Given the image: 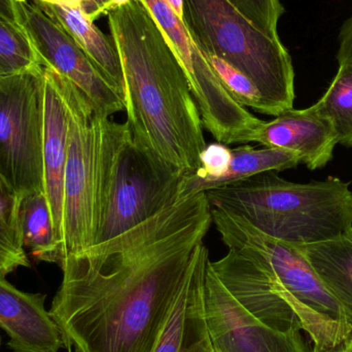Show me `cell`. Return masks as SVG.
<instances>
[{
    "mask_svg": "<svg viewBox=\"0 0 352 352\" xmlns=\"http://www.w3.org/2000/svg\"><path fill=\"white\" fill-rule=\"evenodd\" d=\"M212 225L206 192L80 254H67L50 314L67 351L153 352Z\"/></svg>",
    "mask_w": 352,
    "mask_h": 352,
    "instance_id": "cell-1",
    "label": "cell"
},
{
    "mask_svg": "<svg viewBox=\"0 0 352 352\" xmlns=\"http://www.w3.org/2000/svg\"><path fill=\"white\" fill-rule=\"evenodd\" d=\"M204 312L215 352H309L301 331L271 328L238 301L207 262Z\"/></svg>",
    "mask_w": 352,
    "mask_h": 352,
    "instance_id": "cell-11",
    "label": "cell"
},
{
    "mask_svg": "<svg viewBox=\"0 0 352 352\" xmlns=\"http://www.w3.org/2000/svg\"><path fill=\"white\" fill-rule=\"evenodd\" d=\"M16 2L30 1V0H14ZM50 4H60V6H72V8H82L84 12L88 14L91 20H96V8L92 0H38Z\"/></svg>",
    "mask_w": 352,
    "mask_h": 352,
    "instance_id": "cell-26",
    "label": "cell"
},
{
    "mask_svg": "<svg viewBox=\"0 0 352 352\" xmlns=\"http://www.w3.org/2000/svg\"><path fill=\"white\" fill-rule=\"evenodd\" d=\"M43 67L0 76V177L20 198L45 192Z\"/></svg>",
    "mask_w": 352,
    "mask_h": 352,
    "instance_id": "cell-8",
    "label": "cell"
},
{
    "mask_svg": "<svg viewBox=\"0 0 352 352\" xmlns=\"http://www.w3.org/2000/svg\"><path fill=\"white\" fill-rule=\"evenodd\" d=\"M349 339H351V344H352V335L351 337H349Z\"/></svg>",
    "mask_w": 352,
    "mask_h": 352,
    "instance_id": "cell-33",
    "label": "cell"
},
{
    "mask_svg": "<svg viewBox=\"0 0 352 352\" xmlns=\"http://www.w3.org/2000/svg\"><path fill=\"white\" fill-rule=\"evenodd\" d=\"M311 352H352L351 339H347L344 342L341 343V344H339L338 346L334 347V349H322L314 346V349H312Z\"/></svg>",
    "mask_w": 352,
    "mask_h": 352,
    "instance_id": "cell-28",
    "label": "cell"
},
{
    "mask_svg": "<svg viewBox=\"0 0 352 352\" xmlns=\"http://www.w3.org/2000/svg\"><path fill=\"white\" fill-rule=\"evenodd\" d=\"M0 19L12 24H19L18 8L14 0H0Z\"/></svg>",
    "mask_w": 352,
    "mask_h": 352,
    "instance_id": "cell-27",
    "label": "cell"
},
{
    "mask_svg": "<svg viewBox=\"0 0 352 352\" xmlns=\"http://www.w3.org/2000/svg\"><path fill=\"white\" fill-rule=\"evenodd\" d=\"M211 214L228 250L260 261L278 279L297 306L302 330L314 346L334 349L351 336L352 324L342 307L298 246L269 237L223 209L211 207Z\"/></svg>",
    "mask_w": 352,
    "mask_h": 352,
    "instance_id": "cell-6",
    "label": "cell"
},
{
    "mask_svg": "<svg viewBox=\"0 0 352 352\" xmlns=\"http://www.w3.org/2000/svg\"><path fill=\"white\" fill-rule=\"evenodd\" d=\"M41 66L38 55L22 26L0 19V76Z\"/></svg>",
    "mask_w": 352,
    "mask_h": 352,
    "instance_id": "cell-22",
    "label": "cell"
},
{
    "mask_svg": "<svg viewBox=\"0 0 352 352\" xmlns=\"http://www.w3.org/2000/svg\"><path fill=\"white\" fill-rule=\"evenodd\" d=\"M206 195L211 207L292 245L327 241L352 229V190L337 177L297 184L265 173Z\"/></svg>",
    "mask_w": 352,
    "mask_h": 352,
    "instance_id": "cell-3",
    "label": "cell"
},
{
    "mask_svg": "<svg viewBox=\"0 0 352 352\" xmlns=\"http://www.w3.org/2000/svg\"><path fill=\"white\" fill-rule=\"evenodd\" d=\"M178 18L184 20V0H165Z\"/></svg>",
    "mask_w": 352,
    "mask_h": 352,
    "instance_id": "cell-29",
    "label": "cell"
},
{
    "mask_svg": "<svg viewBox=\"0 0 352 352\" xmlns=\"http://www.w3.org/2000/svg\"><path fill=\"white\" fill-rule=\"evenodd\" d=\"M92 1L96 8L97 18L102 14H109V0H92Z\"/></svg>",
    "mask_w": 352,
    "mask_h": 352,
    "instance_id": "cell-30",
    "label": "cell"
},
{
    "mask_svg": "<svg viewBox=\"0 0 352 352\" xmlns=\"http://www.w3.org/2000/svg\"><path fill=\"white\" fill-rule=\"evenodd\" d=\"M43 294L20 291L0 275V329L12 352H59L61 332L45 307Z\"/></svg>",
    "mask_w": 352,
    "mask_h": 352,
    "instance_id": "cell-14",
    "label": "cell"
},
{
    "mask_svg": "<svg viewBox=\"0 0 352 352\" xmlns=\"http://www.w3.org/2000/svg\"><path fill=\"white\" fill-rule=\"evenodd\" d=\"M314 107L330 121L338 144L352 148V65H339L334 80Z\"/></svg>",
    "mask_w": 352,
    "mask_h": 352,
    "instance_id": "cell-20",
    "label": "cell"
},
{
    "mask_svg": "<svg viewBox=\"0 0 352 352\" xmlns=\"http://www.w3.org/2000/svg\"><path fill=\"white\" fill-rule=\"evenodd\" d=\"M16 219L25 250L36 261L60 265L64 258L63 248L56 235L45 192H29L20 197Z\"/></svg>",
    "mask_w": 352,
    "mask_h": 352,
    "instance_id": "cell-18",
    "label": "cell"
},
{
    "mask_svg": "<svg viewBox=\"0 0 352 352\" xmlns=\"http://www.w3.org/2000/svg\"><path fill=\"white\" fill-rule=\"evenodd\" d=\"M338 41L336 58L339 65H352V16L343 23Z\"/></svg>",
    "mask_w": 352,
    "mask_h": 352,
    "instance_id": "cell-25",
    "label": "cell"
},
{
    "mask_svg": "<svg viewBox=\"0 0 352 352\" xmlns=\"http://www.w3.org/2000/svg\"><path fill=\"white\" fill-rule=\"evenodd\" d=\"M298 248L352 324V229L333 239Z\"/></svg>",
    "mask_w": 352,
    "mask_h": 352,
    "instance_id": "cell-17",
    "label": "cell"
},
{
    "mask_svg": "<svg viewBox=\"0 0 352 352\" xmlns=\"http://www.w3.org/2000/svg\"><path fill=\"white\" fill-rule=\"evenodd\" d=\"M184 22L203 53L221 58L254 82L266 115L293 109L295 70L279 37L261 30L228 0H184Z\"/></svg>",
    "mask_w": 352,
    "mask_h": 352,
    "instance_id": "cell-4",
    "label": "cell"
},
{
    "mask_svg": "<svg viewBox=\"0 0 352 352\" xmlns=\"http://www.w3.org/2000/svg\"><path fill=\"white\" fill-rule=\"evenodd\" d=\"M184 68L203 127L219 144H250L263 122L237 102L219 82L184 20L165 0H142Z\"/></svg>",
    "mask_w": 352,
    "mask_h": 352,
    "instance_id": "cell-9",
    "label": "cell"
},
{
    "mask_svg": "<svg viewBox=\"0 0 352 352\" xmlns=\"http://www.w3.org/2000/svg\"><path fill=\"white\" fill-rule=\"evenodd\" d=\"M132 0H109V12L115 10V8H122V6H126Z\"/></svg>",
    "mask_w": 352,
    "mask_h": 352,
    "instance_id": "cell-31",
    "label": "cell"
},
{
    "mask_svg": "<svg viewBox=\"0 0 352 352\" xmlns=\"http://www.w3.org/2000/svg\"><path fill=\"white\" fill-rule=\"evenodd\" d=\"M54 74L68 113L63 197L65 256L80 254L96 244L100 226L104 128L109 117L72 82Z\"/></svg>",
    "mask_w": 352,
    "mask_h": 352,
    "instance_id": "cell-7",
    "label": "cell"
},
{
    "mask_svg": "<svg viewBox=\"0 0 352 352\" xmlns=\"http://www.w3.org/2000/svg\"><path fill=\"white\" fill-rule=\"evenodd\" d=\"M250 22L270 36L278 38L277 25L285 12L280 0H228Z\"/></svg>",
    "mask_w": 352,
    "mask_h": 352,
    "instance_id": "cell-24",
    "label": "cell"
},
{
    "mask_svg": "<svg viewBox=\"0 0 352 352\" xmlns=\"http://www.w3.org/2000/svg\"><path fill=\"white\" fill-rule=\"evenodd\" d=\"M68 352H84L82 349H78V347H72V349H69Z\"/></svg>",
    "mask_w": 352,
    "mask_h": 352,
    "instance_id": "cell-32",
    "label": "cell"
},
{
    "mask_svg": "<svg viewBox=\"0 0 352 352\" xmlns=\"http://www.w3.org/2000/svg\"><path fill=\"white\" fill-rule=\"evenodd\" d=\"M16 8L19 24L30 38L41 65L72 82L107 117L125 109L119 91L34 0L16 2Z\"/></svg>",
    "mask_w": 352,
    "mask_h": 352,
    "instance_id": "cell-10",
    "label": "cell"
},
{
    "mask_svg": "<svg viewBox=\"0 0 352 352\" xmlns=\"http://www.w3.org/2000/svg\"><path fill=\"white\" fill-rule=\"evenodd\" d=\"M19 197L0 177V275L6 276L20 267H30L19 232Z\"/></svg>",
    "mask_w": 352,
    "mask_h": 352,
    "instance_id": "cell-21",
    "label": "cell"
},
{
    "mask_svg": "<svg viewBox=\"0 0 352 352\" xmlns=\"http://www.w3.org/2000/svg\"><path fill=\"white\" fill-rule=\"evenodd\" d=\"M34 1L68 33L123 97V70L113 39L94 24L82 8Z\"/></svg>",
    "mask_w": 352,
    "mask_h": 352,
    "instance_id": "cell-16",
    "label": "cell"
},
{
    "mask_svg": "<svg viewBox=\"0 0 352 352\" xmlns=\"http://www.w3.org/2000/svg\"><path fill=\"white\" fill-rule=\"evenodd\" d=\"M250 142L294 153L310 170L326 167L338 144L330 121L314 105L305 109H289L272 121L263 122Z\"/></svg>",
    "mask_w": 352,
    "mask_h": 352,
    "instance_id": "cell-12",
    "label": "cell"
},
{
    "mask_svg": "<svg viewBox=\"0 0 352 352\" xmlns=\"http://www.w3.org/2000/svg\"><path fill=\"white\" fill-rule=\"evenodd\" d=\"M301 164L299 157L281 148H256L243 144L232 150L229 168L221 177L205 184L202 192L223 188L265 173L289 170Z\"/></svg>",
    "mask_w": 352,
    "mask_h": 352,
    "instance_id": "cell-19",
    "label": "cell"
},
{
    "mask_svg": "<svg viewBox=\"0 0 352 352\" xmlns=\"http://www.w3.org/2000/svg\"><path fill=\"white\" fill-rule=\"evenodd\" d=\"M43 67V182L58 241L64 252V175L68 150V113L55 74Z\"/></svg>",
    "mask_w": 352,
    "mask_h": 352,
    "instance_id": "cell-15",
    "label": "cell"
},
{
    "mask_svg": "<svg viewBox=\"0 0 352 352\" xmlns=\"http://www.w3.org/2000/svg\"><path fill=\"white\" fill-rule=\"evenodd\" d=\"M121 60L123 100L134 140L182 175L200 168L207 146L184 68L142 0L107 14Z\"/></svg>",
    "mask_w": 352,
    "mask_h": 352,
    "instance_id": "cell-2",
    "label": "cell"
},
{
    "mask_svg": "<svg viewBox=\"0 0 352 352\" xmlns=\"http://www.w3.org/2000/svg\"><path fill=\"white\" fill-rule=\"evenodd\" d=\"M182 176L138 144L127 123L109 118L103 142L100 226L95 245L173 205L178 200Z\"/></svg>",
    "mask_w": 352,
    "mask_h": 352,
    "instance_id": "cell-5",
    "label": "cell"
},
{
    "mask_svg": "<svg viewBox=\"0 0 352 352\" xmlns=\"http://www.w3.org/2000/svg\"><path fill=\"white\" fill-rule=\"evenodd\" d=\"M204 55L219 82L239 104L266 115V107L260 92L245 74L217 56L205 53Z\"/></svg>",
    "mask_w": 352,
    "mask_h": 352,
    "instance_id": "cell-23",
    "label": "cell"
},
{
    "mask_svg": "<svg viewBox=\"0 0 352 352\" xmlns=\"http://www.w3.org/2000/svg\"><path fill=\"white\" fill-rule=\"evenodd\" d=\"M209 252L197 248L173 311L153 352H215L204 312V279Z\"/></svg>",
    "mask_w": 352,
    "mask_h": 352,
    "instance_id": "cell-13",
    "label": "cell"
}]
</instances>
